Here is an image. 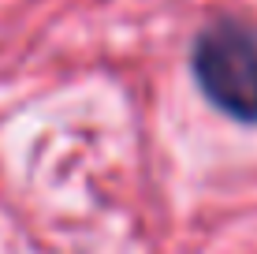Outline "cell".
<instances>
[{"mask_svg": "<svg viewBox=\"0 0 257 254\" xmlns=\"http://www.w3.org/2000/svg\"><path fill=\"white\" fill-rule=\"evenodd\" d=\"M190 75L201 98L235 124H257V26L238 15L205 23L190 45Z\"/></svg>", "mask_w": 257, "mask_h": 254, "instance_id": "6da1fadb", "label": "cell"}]
</instances>
